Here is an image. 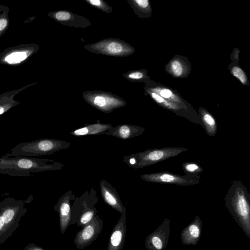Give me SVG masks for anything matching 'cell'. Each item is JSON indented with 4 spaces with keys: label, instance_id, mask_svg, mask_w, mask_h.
<instances>
[{
    "label": "cell",
    "instance_id": "cell-1",
    "mask_svg": "<svg viewBox=\"0 0 250 250\" xmlns=\"http://www.w3.org/2000/svg\"><path fill=\"white\" fill-rule=\"evenodd\" d=\"M63 166L59 162L48 159L21 156L0 157V173L11 176L27 177L31 173L60 170Z\"/></svg>",
    "mask_w": 250,
    "mask_h": 250
},
{
    "label": "cell",
    "instance_id": "cell-2",
    "mask_svg": "<svg viewBox=\"0 0 250 250\" xmlns=\"http://www.w3.org/2000/svg\"><path fill=\"white\" fill-rule=\"evenodd\" d=\"M225 205L233 219L250 238V195L241 181L232 183L226 194Z\"/></svg>",
    "mask_w": 250,
    "mask_h": 250
},
{
    "label": "cell",
    "instance_id": "cell-3",
    "mask_svg": "<svg viewBox=\"0 0 250 250\" xmlns=\"http://www.w3.org/2000/svg\"><path fill=\"white\" fill-rule=\"evenodd\" d=\"M27 212L22 200L8 197L0 202V246L16 231Z\"/></svg>",
    "mask_w": 250,
    "mask_h": 250
},
{
    "label": "cell",
    "instance_id": "cell-4",
    "mask_svg": "<svg viewBox=\"0 0 250 250\" xmlns=\"http://www.w3.org/2000/svg\"><path fill=\"white\" fill-rule=\"evenodd\" d=\"M70 143L62 140L55 139H41L37 140L21 143L16 145L9 152L2 157L24 156L34 157L51 155L55 152L66 149Z\"/></svg>",
    "mask_w": 250,
    "mask_h": 250
},
{
    "label": "cell",
    "instance_id": "cell-5",
    "mask_svg": "<svg viewBox=\"0 0 250 250\" xmlns=\"http://www.w3.org/2000/svg\"><path fill=\"white\" fill-rule=\"evenodd\" d=\"M83 98L91 106L106 113L126 105V101L117 95L102 90L86 91L83 92Z\"/></svg>",
    "mask_w": 250,
    "mask_h": 250
},
{
    "label": "cell",
    "instance_id": "cell-6",
    "mask_svg": "<svg viewBox=\"0 0 250 250\" xmlns=\"http://www.w3.org/2000/svg\"><path fill=\"white\" fill-rule=\"evenodd\" d=\"M84 48L96 54L114 57H127L135 52L128 43L117 38L103 39L95 43L84 45Z\"/></svg>",
    "mask_w": 250,
    "mask_h": 250
},
{
    "label": "cell",
    "instance_id": "cell-7",
    "mask_svg": "<svg viewBox=\"0 0 250 250\" xmlns=\"http://www.w3.org/2000/svg\"><path fill=\"white\" fill-rule=\"evenodd\" d=\"M187 150V148L181 147H166L148 149L128 156L135 161V164L131 167L137 169L149 166L175 157Z\"/></svg>",
    "mask_w": 250,
    "mask_h": 250
},
{
    "label": "cell",
    "instance_id": "cell-8",
    "mask_svg": "<svg viewBox=\"0 0 250 250\" xmlns=\"http://www.w3.org/2000/svg\"><path fill=\"white\" fill-rule=\"evenodd\" d=\"M103 224V220L95 215L77 233L74 239L76 248L82 250L92 244L101 233Z\"/></svg>",
    "mask_w": 250,
    "mask_h": 250
},
{
    "label": "cell",
    "instance_id": "cell-9",
    "mask_svg": "<svg viewBox=\"0 0 250 250\" xmlns=\"http://www.w3.org/2000/svg\"><path fill=\"white\" fill-rule=\"evenodd\" d=\"M140 177L146 182L169 184L182 186L197 184L200 182L199 178H200V177H195L188 175L180 176L168 172L145 174L141 175Z\"/></svg>",
    "mask_w": 250,
    "mask_h": 250
},
{
    "label": "cell",
    "instance_id": "cell-10",
    "mask_svg": "<svg viewBox=\"0 0 250 250\" xmlns=\"http://www.w3.org/2000/svg\"><path fill=\"white\" fill-rule=\"evenodd\" d=\"M169 233L170 221L166 218L162 224L146 238V248L148 250H164L167 245Z\"/></svg>",
    "mask_w": 250,
    "mask_h": 250
},
{
    "label": "cell",
    "instance_id": "cell-11",
    "mask_svg": "<svg viewBox=\"0 0 250 250\" xmlns=\"http://www.w3.org/2000/svg\"><path fill=\"white\" fill-rule=\"evenodd\" d=\"M74 199L75 196L72 191L68 190L60 198L54 207V209L59 215L60 227L62 234H63L71 223V201Z\"/></svg>",
    "mask_w": 250,
    "mask_h": 250
},
{
    "label": "cell",
    "instance_id": "cell-12",
    "mask_svg": "<svg viewBox=\"0 0 250 250\" xmlns=\"http://www.w3.org/2000/svg\"><path fill=\"white\" fill-rule=\"evenodd\" d=\"M48 15L61 24L71 27L85 28L92 25L86 18L65 10L50 12Z\"/></svg>",
    "mask_w": 250,
    "mask_h": 250
},
{
    "label": "cell",
    "instance_id": "cell-13",
    "mask_svg": "<svg viewBox=\"0 0 250 250\" xmlns=\"http://www.w3.org/2000/svg\"><path fill=\"white\" fill-rule=\"evenodd\" d=\"M100 187L101 196L104 202L121 214H125V208L123 205L116 189L104 179L101 180Z\"/></svg>",
    "mask_w": 250,
    "mask_h": 250
},
{
    "label": "cell",
    "instance_id": "cell-14",
    "mask_svg": "<svg viewBox=\"0 0 250 250\" xmlns=\"http://www.w3.org/2000/svg\"><path fill=\"white\" fill-rule=\"evenodd\" d=\"M126 230V214H121L111 233L107 250H122Z\"/></svg>",
    "mask_w": 250,
    "mask_h": 250
},
{
    "label": "cell",
    "instance_id": "cell-15",
    "mask_svg": "<svg viewBox=\"0 0 250 250\" xmlns=\"http://www.w3.org/2000/svg\"><path fill=\"white\" fill-rule=\"evenodd\" d=\"M202 225L201 219L197 216L183 229L181 235L182 244L185 245H196L201 235Z\"/></svg>",
    "mask_w": 250,
    "mask_h": 250
},
{
    "label": "cell",
    "instance_id": "cell-16",
    "mask_svg": "<svg viewBox=\"0 0 250 250\" xmlns=\"http://www.w3.org/2000/svg\"><path fill=\"white\" fill-rule=\"evenodd\" d=\"M144 88L155 92L165 99L177 104L188 110L189 109V104L178 94L169 88L158 85L156 84H154L150 81L146 83V86Z\"/></svg>",
    "mask_w": 250,
    "mask_h": 250
},
{
    "label": "cell",
    "instance_id": "cell-17",
    "mask_svg": "<svg viewBox=\"0 0 250 250\" xmlns=\"http://www.w3.org/2000/svg\"><path fill=\"white\" fill-rule=\"evenodd\" d=\"M145 131L144 128L139 126L129 124H122L111 127L104 134L126 140L139 136L142 135Z\"/></svg>",
    "mask_w": 250,
    "mask_h": 250
},
{
    "label": "cell",
    "instance_id": "cell-18",
    "mask_svg": "<svg viewBox=\"0 0 250 250\" xmlns=\"http://www.w3.org/2000/svg\"><path fill=\"white\" fill-rule=\"evenodd\" d=\"M144 89L146 95H149L150 97L160 106L165 108L171 110L179 115L184 116L191 121L195 123L192 118L188 115V110L185 108L177 104L165 99L155 92L146 89Z\"/></svg>",
    "mask_w": 250,
    "mask_h": 250
},
{
    "label": "cell",
    "instance_id": "cell-19",
    "mask_svg": "<svg viewBox=\"0 0 250 250\" xmlns=\"http://www.w3.org/2000/svg\"><path fill=\"white\" fill-rule=\"evenodd\" d=\"M188 62L179 56H174L167 63L166 70L171 75L176 78H182L188 76L190 71Z\"/></svg>",
    "mask_w": 250,
    "mask_h": 250
},
{
    "label": "cell",
    "instance_id": "cell-20",
    "mask_svg": "<svg viewBox=\"0 0 250 250\" xmlns=\"http://www.w3.org/2000/svg\"><path fill=\"white\" fill-rule=\"evenodd\" d=\"M109 124H95L86 125L82 128L75 130L70 132L71 135L75 136H83L91 135H101L112 127Z\"/></svg>",
    "mask_w": 250,
    "mask_h": 250
},
{
    "label": "cell",
    "instance_id": "cell-21",
    "mask_svg": "<svg viewBox=\"0 0 250 250\" xmlns=\"http://www.w3.org/2000/svg\"><path fill=\"white\" fill-rule=\"evenodd\" d=\"M199 117L203 125V127L207 133L213 137L217 132V124L215 119L206 109L200 107L199 109Z\"/></svg>",
    "mask_w": 250,
    "mask_h": 250
},
{
    "label": "cell",
    "instance_id": "cell-22",
    "mask_svg": "<svg viewBox=\"0 0 250 250\" xmlns=\"http://www.w3.org/2000/svg\"><path fill=\"white\" fill-rule=\"evenodd\" d=\"M134 13L141 18L151 16L152 9L148 0H127Z\"/></svg>",
    "mask_w": 250,
    "mask_h": 250
},
{
    "label": "cell",
    "instance_id": "cell-23",
    "mask_svg": "<svg viewBox=\"0 0 250 250\" xmlns=\"http://www.w3.org/2000/svg\"><path fill=\"white\" fill-rule=\"evenodd\" d=\"M145 69L133 70L123 74V77L132 82H144L146 83L150 81V78Z\"/></svg>",
    "mask_w": 250,
    "mask_h": 250
},
{
    "label": "cell",
    "instance_id": "cell-24",
    "mask_svg": "<svg viewBox=\"0 0 250 250\" xmlns=\"http://www.w3.org/2000/svg\"><path fill=\"white\" fill-rule=\"evenodd\" d=\"M28 56L27 52L17 50L10 53L5 58V61L9 64H16L26 59Z\"/></svg>",
    "mask_w": 250,
    "mask_h": 250
},
{
    "label": "cell",
    "instance_id": "cell-25",
    "mask_svg": "<svg viewBox=\"0 0 250 250\" xmlns=\"http://www.w3.org/2000/svg\"><path fill=\"white\" fill-rule=\"evenodd\" d=\"M182 167L186 175L189 176L200 177L199 174L203 171L200 166L192 162L185 163Z\"/></svg>",
    "mask_w": 250,
    "mask_h": 250
},
{
    "label": "cell",
    "instance_id": "cell-26",
    "mask_svg": "<svg viewBox=\"0 0 250 250\" xmlns=\"http://www.w3.org/2000/svg\"><path fill=\"white\" fill-rule=\"evenodd\" d=\"M230 72L244 85L249 84L247 76L244 70L239 66L233 65L230 67Z\"/></svg>",
    "mask_w": 250,
    "mask_h": 250
},
{
    "label": "cell",
    "instance_id": "cell-27",
    "mask_svg": "<svg viewBox=\"0 0 250 250\" xmlns=\"http://www.w3.org/2000/svg\"><path fill=\"white\" fill-rule=\"evenodd\" d=\"M19 103L15 101L13 97L5 96L0 97V116L5 113L12 107L19 104Z\"/></svg>",
    "mask_w": 250,
    "mask_h": 250
},
{
    "label": "cell",
    "instance_id": "cell-28",
    "mask_svg": "<svg viewBox=\"0 0 250 250\" xmlns=\"http://www.w3.org/2000/svg\"><path fill=\"white\" fill-rule=\"evenodd\" d=\"M89 5L106 13H111L112 8L105 1L103 0H84Z\"/></svg>",
    "mask_w": 250,
    "mask_h": 250
},
{
    "label": "cell",
    "instance_id": "cell-29",
    "mask_svg": "<svg viewBox=\"0 0 250 250\" xmlns=\"http://www.w3.org/2000/svg\"><path fill=\"white\" fill-rule=\"evenodd\" d=\"M8 23V20L6 18H2L0 19V34L6 29Z\"/></svg>",
    "mask_w": 250,
    "mask_h": 250
},
{
    "label": "cell",
    "instance_id": "cell-30",
    "mask_svg": "<svg viewBox=\"0 0 250 250\" xmlns=\"http://www.w3.org/2000/svg\"><path fill=\"white\" fill-rule=\"evenodd\" d=\"M23 250H44L42 248L35 245L33 243H29Z\"/></svg>",
    "mask_w": 250,
    "mask_h": 250
}]
</instances>
